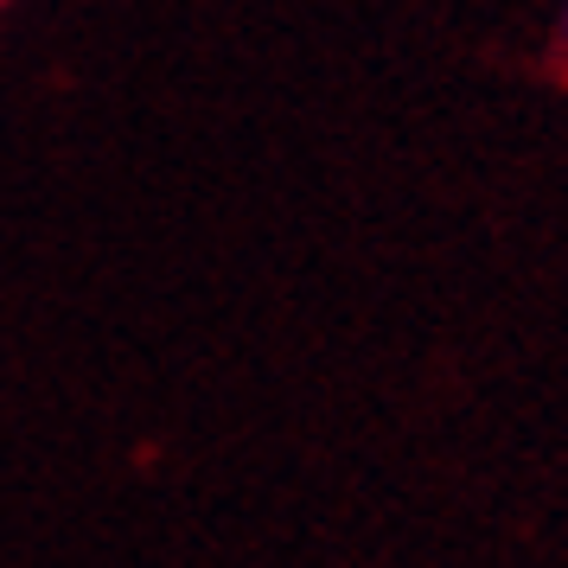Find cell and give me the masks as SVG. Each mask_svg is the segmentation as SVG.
<instances>
[{
    "label": "cell",
    "mask_w": 568,
    "mask_h": 568,
    "mask_svg": "<svg viewBox=\"0 0 568 568\" xmlns=\"http://www.w3.org/2000/svg\"><path fill=\"white\" fill-rule=\"evenodd\" d=\"M556 58H562V64H568V0H562V7H556Z\"/></svg>",
    "instance_id": "6da1fadb"
},
{
    "label": "cell",
    "mask_w": 568,
    "mask_h": 568,
    "mask_svg": "<svg viewBox=\"0 0 568 568\" xmlns=\"http://www.w3.org/2000/svg\"><path fill=\"white\" fill-rule=\"evenodd\" d=\"M0 7H7V0H0Z\"/></svg>",
    "instance_id": "7a4b0ae2"
}]
</instances>
